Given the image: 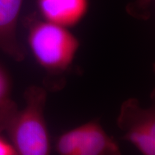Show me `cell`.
<instances>
[{"label":"cell","mask_w":155,"mask_h":155,"mask_svg":"<svg viewBox=\"0 0 155 155\" xmlns=\"http://www.w3.org/2000/svg\"><path fill=\"white\" fill-rule=\"evenodd\" d=\"M56 150L63 155L121 154L119 145L96 121L88 122L62 134Z\"/></svg>","instance_id":"cell-4"},{"label":"cell","mask_w":155,"mask_h":155,"mask_svg":"<svg viewBox=\"0 0 155 155\" xmlns=\"http://www.w3.org/2000/svg\"><path fill=\"white\" fill-rule=\"evenodd\" d=\"M24 98L22 109L9 98L0 104V134H7L17 154H49L50 137L44 116L46 91L32 86L26 89Z\"/></svg>","instance_id":"cell-1"},{"label":"cell","mask_w":155,"mask_h":155,"mask_svg":"<svg viewBox=\"0 0 155 155\" xmlns=\"http://www.w3.org/2000/svg\"><path fill=\"white\" fill-rule=\"evenodd\" d=\"M42 17L48 22L68 28L77 25L86 14L88 0H38Z\"/></svg>","instance_id":"cell-6"},{"label":"cell","mask_w":155,"mask_h":155,"mask_svg":"<svg viewBox=\"0 0 155 155\" xmlns=\"http://www.w3.org/2000/svg\"><path fill=\"white\" fill-rule=\"evenodd\" d=\"M23 0H0V50L17 62L25 51L17 38V22Z\"/></svg>","instance_id":"cell-5"},{"label":"cell","mask_w":155,"mask_h":155,"mask_svg":"<svg viewBox=\"0 0 155 155\" xmlns=\"http://www.w3.org/2000/svg\"><path fill=\"white\" fill-rule=\"evenodd\" d=\"M17 154L15 147L8 141L4 139L0 134V155H15Z\"/></svg>","instance_id":"cell-9"},{"label":"cell","mask_w":155,"mask_h":155,"mask_svg":"<svg viewBox=\"0 0 155 155\" xmlns=\"http://www.w3.org/2000/svg\"><path fill=\"white\" fill-rule=\"evenodd\" d=\"M154 0H136L127 7L128 14L139 19H148L150 17V7Z\"/></svg>","instance_id":"cell-7"},{"label":"cell","mask_w":155,"mask_h":155,"mask_svg":"<svg viewBox=\"0 0 155 155\" xmlns=\"http://www.w3.org/2000/svg\"><path fill=\"white\" fill-rule=\"evenodd\" d=\"M28 44L37 62L50 73L66 71L79 48L78 40L67 30L47 20L27 19Z\"/></svg>","instance_id":"cell-2"},{"label":"cell","mask_w":155,"mask_h":155,"mask_svg":"<svg viewBox=\"0 0 155 155\" xmlns=\"http://www.w3.org/2000/svg\"><path fill=\"white\" fill-rule=\"evenodd\" d=\"M10 83L7 73L0 67V104L9 98Z\"/></svg>","instance_id":"cell-8"},{"label":"cell","mask_w":155,"mask_h":155,"mask_svg":"<svg viewBox=\"0 0 155 155\" xmlns=\"http://www.w3.org/2000/svg\"><path fill=\"white\" fill-rule=\"evenodd\" d=\"M117 125L123 138L137 147L144 155L155 154V111L144 108L136 98L122 104Z\"/></svg>","instance_id":"cell-3"}]
</instances>
